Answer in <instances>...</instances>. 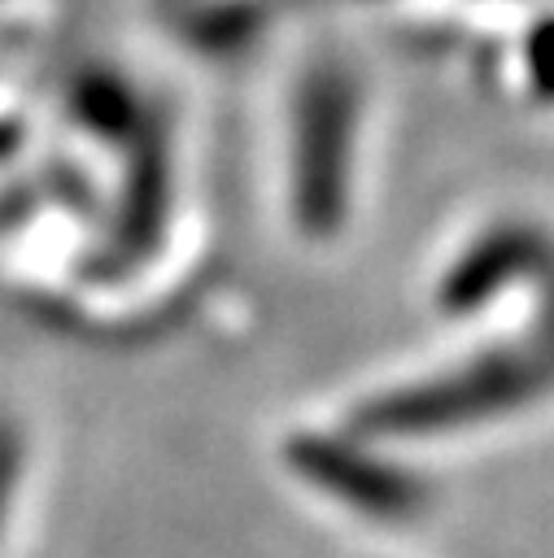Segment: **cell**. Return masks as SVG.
<instances>
[{"instance_id": "obj_1", "label": "cell", "mask_w": 554, "mask_h": 558, "mask_svg": "<svg viewBox=\"0 0 554 558\" xmlns=\"http://www.w3.org/2000/svg\"><path fill=\"white\" fill-rule=\"evenodd\" d=\"M26 475H31V436L13 401L0 397V558H13L17 549Z\"/></svg>"}]
</instances>
